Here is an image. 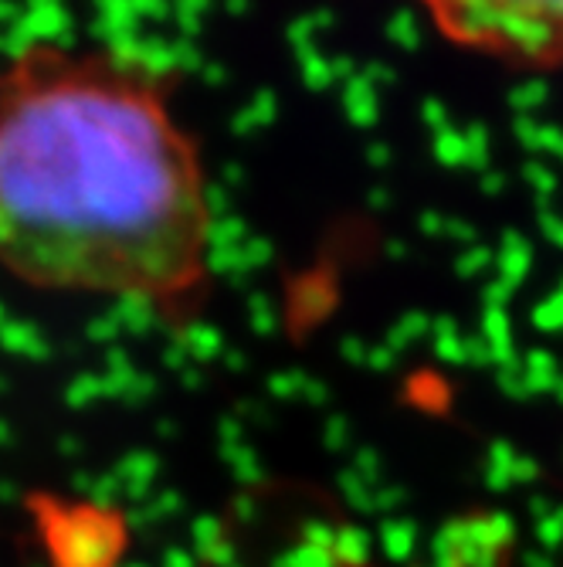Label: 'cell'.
<instances>
[{
  "instance_id": "6da1fadb",
  "label": "cell",
  "mask_w": 563,
  "mask_h": 567,
  "mask_svg": "<svg viewBox=\"0 0 563 567\" xmlns=\"http://www.w3.org/2000/svg\"><path fill=\"white\" fill-rule=\"evenodd\" d=\"M177 79L102 44L0 59V272L184 323L208 299L215 208Z\"/></svg>"
},
{
  "instance_id": "7a4b0ae2",
  "label": "cell",
  "mask_w": 563,
  "mask_h": 567,
  "mask_svg": "<svg viewBox=\"0 0 563 567\" xmlns=\"http://www.w3.org/2000/svg\"><path fill=\"white\" fill-rule=\"evenodd\" d=\"M455 48L523 72H563V0H411Z\"/></svg>"
}]
</instances>
